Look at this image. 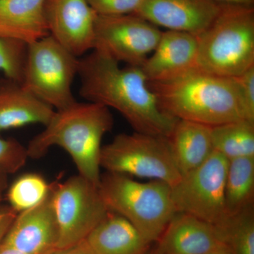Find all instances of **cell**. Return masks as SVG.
I'll return each instance as SVG.
<instances>
[{
  "label": "cell",
  "instance_id": "10",
  "mask_svg": "<svg viewBox=\"0 0 254 254\" xmlns=\"http://www.w3.org/2000/svg\"><path fill=\"white\" fill-rule=\"evenodd\" d=\"M162 31L135 14L97 16L93 50L129 66H141L156 48Z\"/></svg>",
  "mask_w": 254,
  "mask_h": 254
},
{
  "label": "cell",
  "instance_id": "28",
  "mask_svg": "<svg viewBox=\"0 0 254 254\" xmlns=\"http://www.w3.org/2000/svg\"><path fill=\"white\" fill-rule=\"evenodd\" d=\"M17 214L9 205L0 204V245L2 243Z\"/></svg>",
  "mask_w": 254,
  "mask_h": 254
},
{
  "label": "cell",
  "instance_id": "27",
  "mask_svg": "<svg viewBox=\"0 0 254 254\" xmlns=\"http://www.w3.org/2000/svg\"><path fill=\"white\" fill-rule=\"evenodd\" d=\"M95 13L100 16L134 14L141 0H87Z\"/></svg>",
  "mask_w": 254,
  "mask_h": 254
},
{
  "label": "cell",
  "instance_id": "15",
  "mask_svg": "<svg viewBox=\"0 0 254 254\" xmlns=\"http://www.w3.org/2000/svg\"><path fill=\"white\" fill-rule=\"evenodd\" d=\"M157 243L163 254H205L225 246L215 225L180 212Z\"/></svg>",
  "mask_w": 254,
  "mask_h": 254
},
{
  "label": "cell",
  "instance_id": "25",
  "mask_svg": "<svg viewBox=\"0 0 254 254\" xmlns=\"http://www.w3.org/2000/svg\"><path fill=\"white\" fill-rule=\"evenodd\" d=\"M28 158L27 148L14 138L0 137V174L16 173L26 165Z\"/></svg>",
  "mask_w": 254,
  "mask_h": 254
},
{
  "label": "cell",
  "instance_id": "35",
  "mask_svg": "<svg viewBox=\"0 0 254 254\" xmlns=\"http://www.w3.org/2000/svg\"><path fill=\"white\" fill-rule=\"evenodd\" d=\"M0 84H1V81H0Z\"/></svg>",
  "mask_w": 254,
  "mask_h": 254
},
{
  "label": "cell",
  "instance_id": "9",
  "mask_svg": "<svg viewBox=\"0 0 254 254\" xmlns=\"http://www.w3.org/2000/svg\"><path fill=\"white\" fill-rule=\"evenodd\" d=\"M228 160L214 151L198 168L182 175L171 187L177 212L190 214L213 225L226 218L225 187Z\"/></svg>",
  "mask_w": 254,
  "mask_h": 254
},
{
  "label": "cell",
  "instance_id": "34",
  "mask_svg": "<svg viewBox=\"0 0 254 254\" xmlns=\"http://www.w3.org/2000/svg\"><path fill=\"white\" fill-rule=\"evenodd\" d=\"M150 254H163L162 252H160V250L156 247V248H155L154 250L150 251Z\"/></svg>",
  "mask_w": 254,
  "mask_h": 254
},
{
  "label": "cell",
  "instance_id": "14",
  "mask_svg": "<svg viewBox=\"0 0 254 254\" xmlns=\"http://www.w3.org/2000/svg\"><path fill=\"white\" fill-rule=\"evenodd\" d=\"M197 36L168 30L141 66L148 82L166 81L198 67Z\"/></svg>",
  "mask_w": 254,
  "mask_h": 254
},
{
  "label": "cell",
  "instance_id": "29",
  "mask_svg": "<svg viewBox=\"0 0 254 254\" xmlns=\"http://www.w3.org/2000/svg\"><path fill=\"white\" fill-rule=\"evenodd\" d=\"M48 254H93L88 247L86 240L81 243L67 247V248L57 249Z\"/></svg>",
  "mask_w": 254,
  "mask_h": 254
},
{
  "label": "cell",
  "instance_id": "16",
  "mask_svg": "<svg viewBox=\"0 0 254 254\" xmlns=\"http://www.w3.org/2000/svg\"><path fill=\"white\" fill-rule=\"evenodd\" d=\"M50 105L26 91L20 83L0 84V133L26 125L46 126L55 113Z\"/></svg>",
  "mask_w": 254,
  "mask_h": 254
},
{
  "label": "cell",
  "instance_id": "11",
  "mask_svg": "<svg viewBox=\"0 0 254 254\" xmlns=\"http://www.w3.org/2000/svg\"><path fill=\"white\" fill-rule=\"evenodd\" d=\"M97 16L87 0L45 1L49 34L78 58L93 49Z\"/></svg>",
  "mask_w": 254,
  "mask_h": 254
},
{
  "label": "cell",
  "instance_id": "23",
  "mask_svg": "<svg viewBox=\"0 0 254 254\" xmlns=\"http://www.w3.org/2000/svg\"><path fill=\"white\" fill-rule=\"evenodd\" d=\"M51 185L39 174H23L7 187L8 205L17 213L33 208L46 199Z\"/></svg>",
  "mask_w": 254,
  "mask_h": 254
},
{
  "label": "cell",
  "instance_id": "3",
  "mask_svg": "<svg viewBox=\"0 0 254 254\" xmlns=\"http://www.w3.org/2000/svg\"><path fill=\"white\" fill-rule=\"evenodd\" d=\"M160 109L177 120L210 127L244 120L236 78L194 68L166 81L148 82Z\"/></svg>",
  "mask_w": 254,
  "mask_h": 254
},
{
  "label": "cell",
  "instance_id": "12",
  "mask_svg": "<svg viewBox=\"0 0 254 254\" xmlns=\"http://www.w3.org/2000/svg\"><path fill=\"white\" fill-rule=\"evenodd\" d=\"M214 0H141L135 14L156 26L198 36L218 16Z\"/></svg>",
  "mask_w": 254,
  "mask_h": 254
},
{
  "label": "cell",
  "instance_id": "17",
  "mask_svg": "<svg viewBox=\"0 0 254 254\" xmlns=\"http://www.w3.org/2000/svg\"><path fill=\"white\" fill-rule=\"evenodd\" d=\"M86 242L93 254H150L152 245L131 222L111 210Z\"/></svg>",
  "mask_w": 254,
  "mask_h": 254
},
{
  "label": "cell",
  "instance_id": "19",
  "mask_svg": "<svg viewBox=\"0 0 254 254\" xmlns=\"http://www.w3.org/2000/svg\"><path fill=\"white\" fill-rule=\"evenodd\" d=\"M168 138L181 175L198 168L214 151L211 127L202 124L178 120Z\"/></svg>",
  "mask_w": 254,
  "mask_h": 254
},
{
  "label": "cell",
  "instance_id": "22",
  "mask_svg": "<svg viewBox=\"0 0 254 254\" xmlns=\"http://www.w3.org/2000/svg\"><path fill=\"white\" fill-rule=\"evenodd\" d=\"M230 254H254V206L215 225Z\"/></svg>",
  "mask_w": 254,
  "mask_h": 254
},
{
  "label": "cell",
  "instance_id": "31",
  "mask_svg": "<svg viewBox=\"0 0 254 254\" xmlns=\"http://www.w3.org/2000/svg\"><path fill=\"white\" fill-rule=\"evenodd\" d=\"M7 175L0 174V204H1V201H2L6 190H7Z\"/></svg>",
  "mask_w": 254,
  "mask_h": 254
},
{
  "label": "cell",
  "instance_id": "18",
  "mask_svg": "<svg viewBox=\"0 0 254 254\" xmlns=\"http://www.w3.org/2000/svg\"><path fill=\"white\" fill-rule=\"evenodd\" d=\"M46 0H0V36L26 45L49 36Z\"/></svg>",
  "mask_w": 254,
  "mask_h": 254
},
{
  "label": "cell",
  "instance_id": "13",
  "mask_svg": "<svg viewBox=\"0 0 254 254\" xmlns=\"http://www.w3.org/2000/svg\"><path fill=\"white\" fill-rule=\"evenodd\" d=\"M59 240L50 190L41 203L17 214L2 243L23 254H48L58 249Z\"/></svg>",
  "mask_w": 254,
  "mask_h": 254
},
{
  "label": "cell",
  "instance_id": "20",
  "mask_svg": "<svg viewBox=\"0 0 254 254\" xmlns=\"http://www.w3.org/2000/svg\"><path fill=\"white\" fill-rule=\"evenodd\" d=\"M225 206L227 216L254 206V157L228 160Z\"/></svg>",
  "mask_w": 254,
  "mask_h": 254
},
{
  "label": "cell",
  "instance_id": "33",
  "mask_svg": "<svg viewBox=\"0 0 254 254\" xmlns=\"http://www.w3.org/2000/svg\"><path fill=\"white\" fill-rule=\"evenodd\" d=\"M205 254H230L228 251H227L226 247L225 246L220 247V248L217 249L212 251V252H208V253Z\"/></svg>",
  "mask_w": 254,
  "mask_h": 254
},
{
  "label": "cell",
  "instance_id": "7",
  "mask_svg": "<svg viewBox=\"0 0 254 254\" xmlns=\"http://www.w3.org/2000/svg\"><path fill=\"white\" fill-rule=\"evenodd\" d=\"M100 165L108 173L160 180L171 187L182 176L168 138L136 131L120 133L102 146Z\"/></svg>",
  "mask_w": 254,
  "mask_h": 254
},
{
  "label": "cell",
  "instance_id": "24",
  "mask_svg": "<svg viewBox=\"0 0 254 254\" xmlns=\"http://www.w3.org/2000/svg\"><path fill=\"white\" fill-rule=\"evenodd\" d=\"M26 53V43L0 36V71L9 81L22 82Z\"/></svg>",
  "mask_w": 254,
  "mask_h": 254
},
{
  "label": "cell",
  "instance_id": "30",
  "mask_svg": "<svg viewBox=\"0 0 254 254\" xmlns=\"http://www.w3.org/2000/svg\"><path fill=\"white\" fill-rule=\"evenodd\" d=\"M220 4L238 5V6H254V0H214Z\"/></svg>",
  "mask_w": 254,
  "mask_h": 254
},
{
  "label": "cell",
  "instance_id": "6",
  "mask_svg": "<svg viewBox=\"0 0 254 254\" xmlns=\"http://www.w3.org/2000/svg\"><path fill=\"white\" fill-rule=\"evenodd\" d=\"M78 66L79 58L49 35L27 45L21 85L53 109H66L76 102L71 87Z\"/></svg>",
  "mask_w": 254,
  "mask_h": 254
},
{
  "label": "cell",
  "instance_id": "4",
  "mask_svg": "<svg viewBox=\"0 0 254 254\" xmlns=\"http://www.w3.org/2000/svg\"><path fill=\"white\" fill-rule=\"evenodd\" d=\"M197 38L198 68L238 77L254 66V6L221 4L218 16Z\"/></svg>",
  "mask_w": 254,
  "mask_h": 254
},
{
  "label": "cell",
  "instance_id": "8",
  "mask_svg": "<svg viewBox=\"0 0 254 254\" xmlns=\"http://www.w3.org/2000/svg\"><path fill=\"white\" fill-rule=\"evenodd\" d=\"M51 195L60 230L58 249L86 240L109 212L98 187L79 175L52 185Z\"/></svg>",
  "mask_w": 254,
  "mask_h": 254
},
{
  "label": "cell",
  "instance_id": "1",
  "mask_svg": "<svg viewBox=\"0 0 254 254\" xmlns=\"http://www.w3.org/2000/svg\"><path fill=\"white\" fill-rule=\"evenodd\" d=\"M78 76L83 99L117 110L136 132L170 137L178 120L160 109L141 66L122 68L118 62L92 50L79 59Z\"/></svg>",
  "mask_w": 254,
  "mask_h": 254
},
{
  "label": "cell",
  "instance_id": "32",
  "mask_svg": "<svg viewBox=\"0 0 254 254\" xmlns=\"http://www.w3.org/2000/svg\"><path fill=\"white\" fill-rule=\"evenodd\" d=\"M0 254H23L9 246L1 243L0 245Z\"/></svg>",
  "mask_w": 254,
  "mask_h": 254
},
{
  "label": "cell",
  "instance_id": "21",
  "mask_svg": "<svg viewBox=\"0 0 254 254\" xmlns=\"http://www.w3.org/2000/svg\"><path fill=\"white\" fill-rule=\"evenodd\" d=\"M215 151L227 160L254 157V124L245 120L211 127Z\"/></svg>",
  "mask_w": 254,
  "mask_h": 254
},
{
  "label": "cell",
  "instance_id": "26",
  "mask_svg": "<svg viewBox=\"0 0 254 254\" xmlns=\"http://www.w3.org/2000/svg\"><path fill=\"white\" fill-rule=\"evenodd\" d=\"M235 78L240 91L243 119L254 124V66Z\"/></svg>",
  "mask_w": 254,
  "mask_h": 254
},
{
  "label": "cell",
  "instance_id": "5",
  "mask_svg": "<svg viewBox=\"0 0 254 254\" xmlns=\"http://www.w3.org/2000/svg\"><path fill=\"white\" fill-rule=\"evenodd\" d=\"M98 190L109 210L131 222L150 244L157 243L177 213L171 186L160 180L140 182L106 172Z\"/></svg>",
  "mask_w": 254,
  "mask_h": 254
},
{
  "label": "cell",
  "instance_id": "2",
  "mask_svg": "<svg viewBox=\"0 0 254 254\" xmlns=\"http://www.w3.org/2000/svg\"><path fill=\"white\" fill-rule=\"evenodd\" d=\"M113 125L109 108L76 101L66 109L56 110L45 129L32 138L26 147L28 158H41L51 147H60L71 156L78 175L98 187L102 140Z\"/></svg>",
  "mask_w": 254,
  "mask_h": 254
}]
</instances>
